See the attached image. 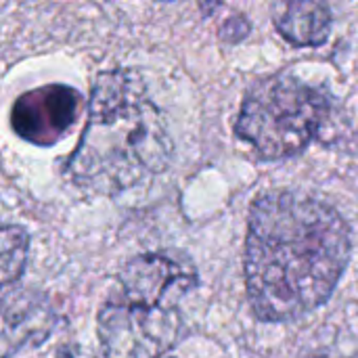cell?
Instances as JSON below:
<instances>
[{
	"label": "cell",
	"instance_id": "4",
	"mask_svg": "<svg viewBox=\"0 0 358 358\" xmlns=\"http://www.w3.org/2000/svg\"><path fill=\"white\" fill-rule=\"evenodd\" d=\"M182 334L178 304L115 289L99 310V358H157Z\"/></svg>",
	"mask_w": 358,
	"mask_h": 358
},
{
	"label": "cell",
	"instance_id": "3",
	"mask_svg": "<svg viewBox=\"0 0 358 358\" xmlns=\"http://www.w3.org/2000/svg\"><path fill=\"white\" fill-rule=\"evenodd\" d=\"M329 101L294 76L275 73L254 82L241 103L235 134L268 162L302 153L321 132Z\"/></svg>",
	"mask_w": 358,
	"mask_h": 358
},
{
	"label": "cell",
	"instance_id": "7",
	"mask_svg": "<svg viewBox=\"0 0 358 358\" xmlns=\"http://www.w3.org/2000/svg\"><path fill=\"white\" fill-rule=\"evenodd\" d=\"M29 235L21 227H0V287L15 283L25 268Z\"/></svg>",
	"mask_w": 358,
	"mask_h": 358
},
{
	"label": "cell",
	"instance_id": "9",
	"mask_svg": "<svg viewBox=\"0 0 358 358\" xmlns=\"http://www.w3.org/2000/svg\"><path fill=\"white\" fill-rule=\"evenodd\" d=\"M346 358H358V352L357 355H352V357H346Z\"/></svg>",
	"mask_w": 358,
	"mask_h": 358
},
{
	"label": "cell",
	"instance_id": "1",
	"mask_svg": "<svg viewBox=\"0 0 358 358\" xmlns=\"http://www.w3.org/2000/svg\"><path fill=\"white\" fill-rule=\"evenodd\" d=\"M350 250V227L331 203L287 189L258 195L243 252L254 315L285 323L315 313L336 292Z\"/></svg>",
	"mask_w": 358,
	"mask_h": 358
},
{
	"label": "cell",
	"instance_id": "5",
	"mask_svg": "<svg viewBox=\"0 0 358 358\" xmlns=\"http://www.w3.org/2000/svg\"><path fill=\"white\" fill-rule=\"evenodd\" d=\"M82 94L65 84H46L21 94L10 109V126L19 138L50 147L78 122Z\"/></svg>",
	"mask_w": 358,
	"mask_h": 358
},
{
	"label": "cell",
	"instance_id": "2",
	"mask_svg": "<svg viewBox=\"0 0 358 358\" xmlns=\"http://www.w3.org/2000/svg\"><path fill=\"white\" fill-rule=\"evenodd\" d=\"M172 138L143 78L117 67L94 78L88 122L65 162V178L96 195L138 187L170 166Z\"/></svg>",
	"mask_w": 358,
	"mask_h": 358
},
{
	"label": "cell",
	"instance_id": "6",
	"mask_svg": "<svg viewBox=\"0 0 358 358\" xmlns=\"http://www.w3.org/2000/svg\"><path fill=\"white\" fill-rule=\"evenodd\" d=\"M273 21L281 38L298 48L321 46L331 31L329 6L315 0H294L285 4Z\"/></svg>",
	"mask_w": 358,
	"mask_h": 358
},
{
	"label": "cell",
	"instance_id": "8",
	"mask_svg": "<svg viewBox=\"0 0 358 358\" xmlns=\"http://www.w3.org/2000/svg\"><path fill=\"white\" fill-rule=\"evenodd\" d=\"M248 34H250V21L245 19V15H235L229 21H224L220 27V38L227 42H239Z\"/></svg>",
	"mask_w": 358,
	"mask_h": 358
}]
</instances>
